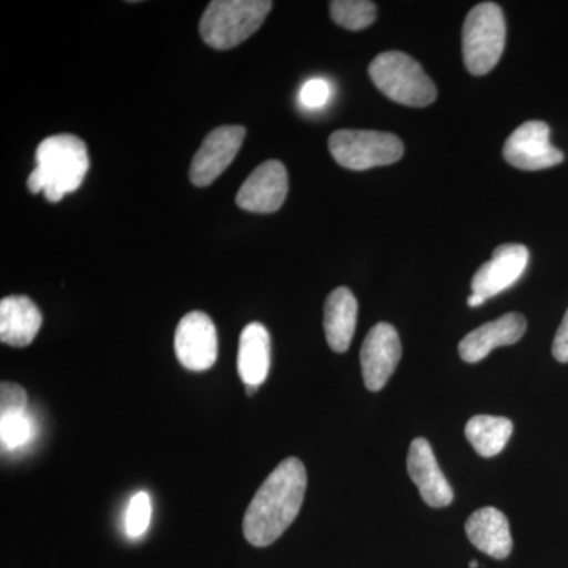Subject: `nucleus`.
<instances>
[{
  "label": "nucleus",
  "instance_id": "nucleus-1",
  "mask_svg": "<svg viewBox=\"0 0 568 568\" xmlns=\"http://www.w3.org/2000/svg\"><path fill=\"white\" fill-rule=\"evenodd\" d=\"M306 491V469L298 458H286L257 489L244 517V536L253 547L275 544L290 529Z\"/></svg>",
  "mask_w": 568,
  "mask_h": 568
},
{
  "label": "nucleus",
  "instance_id": "nucleus-2",
  "mask_svg": "<svg viewBox=\"0 0 568 568\" xmlns=\"http://www.w3.org/2000/svg\"><path fill=\"white\" fill-rule=\"evenodd\" d=\"M36 162L28 179L29 192H43L50 203H59L65 194L77 192L91 164L84 141L73 134H55L41 141Z\"/></svg>",
  "mask_w": 568,
  "mask_h": 568
},
{
  "label": "nucleus",
  "instance_id": "nucleus-3",
  "mask_svg": "<svg viewBox=\"0 0 568 568\" xmlns=\"http://www.w3.org/2000/svg\"><path fill=\"white\" fill-rule=\"evenodd\" d=\"M272 7L271 0H213L201 18V37L215 50H233L263 26Z\"/></svg>",
  "mask_w": 568,
  "mask_h": 568
},
{
  "label": "nucleus",
  "instance_id": "nucleus-4",
  "mask_svg": "<svg viewBox=\"0 0 568 568\" xmlns=\"http://www.w3.org/2000/svg\"><path fill=\"white\" fill-rule=\"evenodd\" d=\"M368 71L376 88L396 103L424 108L436 100L435 82L420 63L405 52H383L369 63Z\"/></svg>",
  "mask_w": 568,
  "mask_h": 568
},
{
  "label": "nucleus",
  "instance_id": "nucleus-5",
  "mask_svg": "<svg viewBox=\"0 0 568 568\" xmlns=\"http://www.w3.org/2000/svg\"><path fill=\"white\" fill-rule=\"evenodd\" d=\"M507 26L495 2L478 3L463 26V59L470 74L484 77L500 61L506 48Z\"/></svg>",
  "mask_w": 568,
  "mask_h": 568
},
{
  "label": "nucleus",
  "instance_id": "nucleus-6",
  "mask_svg": "<svg viewBox=\"0 0 568 568\" xmlns=\"http://www.w3.org/2000/svg\"><path fill=\"white\" fill-rule=\"evenodd\" d=\"M328 151L339 166L351 171H366L399 162L405 145L392 133L338 130L328 140Z\"/></svg>",
  "mask_w": 568,
  "mask_h": 568
},
{
  "label": "nucleus",
  "instance_id": "nucleus-7",
  "mask_svg": "<svg viewBox=\"0 0 568 568\" xmlns=\"http://www.w3.org/2000/svg\"><path fill=\"white\" fill-rule=\"evenodd\" d=\"M174 351L183 368L207 372L219 357V335L209 315L192 312L182 317L175 328Z\"/></svg>",
  "mask_w": 568,
  "mask_h": 568
},
{
  "label": "nucleus",
  "instance_id": "nucleus-8",
  "mask_svg": "<svg viewBox=\"0 0 568 568\" xmlns=\"http://www.w3.org/2000/svg\"><path fill=\"white\" fill-rule=\"evenodd\" d=\"M549 126L541 121H529L518 126L504 144V159L523 171H540L558 166L566 155L549 141Z\"/></svg>",
  "mask_w": 568,
  "mask_h": 568
},
{
  "label": "nucleus",
  "instance_id": "nucleus-9",
  "mask_svg": "<svg viewBox=\"0 0 568 568\" xmlns=\"http://www.w3.org/2000/svg\"><path fill=\"white\" fill-rule=\"evenodd\" d=\"M246 130L241 125H224L212 130L205 136L200 151L193 156L190 166V179L193 185L209 186L226 171L234 162L242 144H244Z\"/></svg>",
  "mask_w": 568,
  "mask_h": 568
},
{
  "label": "nucleus",
  "instance_id": "nucleus-10",
  "mask_svg": "<svg viewBox=\"0 0 568 568\" xmlns=\"http://www.w3.org/2000/svg\"><path fill=\"white\" fill-rule=\"evenodd\" d=\"M402 361V342L394 325L376 324L366 335L361 349L362 375L368 390L386 387Z\"/></svg>",
  "mask_w": 568,
  "mask_h": 568
},
{
  "label": "nucleus",
  "instance_id": "nucleus-11",
  "mask_svg": "<svg viewBox=\"0 0 568 568\" xmlns=\"http://www.w3.org/2000/svg\"><path fill=\"white\" fill-rule=\"evenodd\" d=\"M287 171L278 160H268L257 166L242 183L235 203L242 211L274 213L284 204L287 196Z\"/></svg>",
  "mask_w": 568,
  "mask_h": 568
},
{
  "label": "nucleus",
  "instance_id": "nucleus-12",
  "mask_svg": "<svg viewBox=\"0 0 568 568\" xmlns=\"http://www.w3.org/2000/svg\"><path fill=\"white\" fill-rule=\"evenodd\" d=\"M529 264V250L525 245H499L487 261L473 276L470 287L473 294L480 295L485 301L503 293L525 274Z\"/></svg>",
  "mask_w": 568,
  "mask_h": 568
},
{
  "label": "nucleus",
  "instance_id": "nucleus-13",
  "mask_svg": "<svg viewBox=\"0 0 568 568\" xmlns=\"http://www.w3.org/2000/svg\"><path fill=\"white\" fill-rule=\"evenodd\" d=\"M407 473L410 480L417 485L422 499L429 507L450 506L454 500V489L437 465L433 448L425 437H417L410 444L409 454H407Z\"/></svg>",
  "mask_w": 568,
  "mask_h": 568
},
{
  "label": "nucleus",
  "instance_id": "nucleus-14",
  "mask_svg": "<svg viewBox=\"0 0 568 568\" xmlns=\"http://www.w3.org/2000/svg\"><path fill=\"white\" fill-rule=\"evenodd\" d=\"M526 328L528 323L525 316L507 313L467 334L459 342V355L467 364H477L496 347L515 345L525 335Z\"/></svg>",
  "mask_w": 568,
  "mask_h": 568
},
{
  "label": "nucleus",
  "instance_id": "nucleus-15",
  "mask_svg": "<svg viewBox=\"0 0 568 568\" xmlns=\"http://www.w3.org/2000/svg\"><path fill=\"white\" fill-rule=\"evenodd\" d=\"M466 534L470 544L493 559H507L514 549L510 525L503 511L485 507L474 511L466 521Z\"/></svg>",
  "mask_w": 568,
  "mask_h": 568
},
{
  "label": "nucleus",
  "instance_id": "nucleus-16",
  "mask_svg": "<svg viewBox=\"0 0 568 568\" xmlns=\"http://www.w3.org/2000/svg\"><path fill=\"white\" fill-rule=\"evenodd\" d=\"M43 316L26 295H10L0 301V339L3 345L26 347L39 334Z\"/></svg>",
  "mask_w": 568,
  "mask_h": 568
},
{
  "label": "nucleus",
  "instance_id": "nucleus-17",
  "mask_svg": "<svg viewBox=\"0 0 568 568\" xmlns=\"http://www.w3.org/2000/svg\"><path fill=\"white\" fill-rule=\"evenodd\" d=\"M271 334L261 323L246 325L239 339L237 372L245 386L261 387L271 372Z\"/></svg>",
  "mask_w": 568,
  "mask_h": 568
},
{
  "label": "nucleus",
  "instance_id": "nucleus-18",
  "mask_svg": "<svg viewBox=\"0 0 568 568\" xmlns=\"http://www.w3.org/2000/svg\"><path fill=\"white\" fill-rule=\"evenodd\" d=\"M357 298L347 287H336L328 294L324 305V331L328 346L334 353L349 349L357 325Z\"/></svg>",
  "mask_w": 568,
  "mask_h": 568
},
{
  "label": "nucleus",
  "instance_id": "nucleus-19",
  "mask_svg": "<svg viewBox=\"0 0 568 568\" xmlns=\"http://www.w3.org/2000/svg\"><path fill=\"white\" fill-rule=\"evenodd\" d=\"M466 437L480 457L491 458L506 448L514 424L506 417L476 416L466 425Z\"/></svg>",
  "mask_w": 568,
  "mask_h": 568
},
{
  "label": "nucleus",
  "instance_id": "nucleus-20",
  "mask_svg": "<svg viewBox=\"0 0 568 568\" xmlns=\"http://www.w3.org/2000/svg\"><path fill=\"white\" fill-rule=\"evenodd\" d=\"M331 14L347 31H362L376 21V6L368 0H334Z\"/></svg>",
  "mask_w": 568,
  "mask_h": 568
},
{
  "label": "nucleus",
  "instance_id": "nucleus-21",
  "mask_svg": "<svg viewBox=\"0 0 568 568\" xmlns=\"http://www.w3.org/2000/svg\"><path fill=\"white\" fill-rule=\"evenodd\" d=\"M32 436V422L26 414H11L0 417V439L2 447L13 450L24 446Z\"/></svg>",
  "mask_w": 568,
  "mask_h": 568
},
{
  "label": "nucleus",
  "instance_id": "nucleus-22",
  "mask_svg": "<svg viewBox=\"0 0 568 568\" xmlns=\"http://www.w3.org/2000/svg\"><path fill=\"white\" fill-rule=\"evenodd\" d=\"M152 506L151 497L148 493L140 491L133 496L126 510L125 529L130 537H141L149 528L151 523Z\"/></svg>",
  "mask_w": 568,
  "mask_h": 568
},
{
  "label": "nucleus",
  "instance_id": "nucleus-23",
  "mask_svg": "<svg viewBox=\"0 0 568 568\" xmlns=\"http://www.w3.org/2000/svg\"><path fill=\"white\" fill-rule=\"evenodd\" d=\"M26 407H28V394L20 384H0V417L26 414Z\"/></svg>",
  "mask_w": 568,
  "mask_h": 568
},
{
  "label": "nucleus",
  "instance_id": "nucleus-24",
  "mask_svg": "<svg viewBox=\"0 0 568 568\" xmlns=\"http://www.w3.org/2000/svg\"><path fill=\"white\" fill-rule=\"evenodd\" d=\"M332 95V88L327 81L315 78V80L306 81L302 85L301 93H298V100H301L302 106L306 110H320L325 106Z\"/></svg>",
  "mask_w": 568,
  "mask_h": 568
},
{
  "label": "nucleus",
  "instance_id": "nucleus-25",
  "mask_svg": "<svg viewBox=\"0 0 568 568\" xmlns=\"http://www.w3.org/2000/svg\"><path fill=\"white\" fill-rule=\"evenodd\" d=\"M552 355L560 364H568V310L552 342Z\"/></svg>",
  "mask_w": 568,
  "mask_h": 568
},
{
  "label": "nucleus",
  "instance_id": "nucleus-26",
  "mask_svg": "<svg viewBox=\"0 0 568 568\" xmlns=\"http://www.w3.org/2000/svg\"><path fill=\"white\" fill-rule=\"evenodd\" d=\"M485 298L480 297V295L477 294H470L469 298H467V305L473 306V308H476V306H480L485 304Z\"/></svg>",
  "mask_w": 568,
  "mask_h": 568
},
{
  "label": "nucleus",
  "instance_id": "nucleus-27",
  "mask_svg": "<svg viewBox=\"0 0 568 568\" xmlns=\"http://www.w3.org/2000/svg\"><path fill=\"white\" fill-rule=\"evenodd\" d=\"M257 390H260V387L245 386V392H246V395H248V396H253L254 394H256Z\"/></svg>",
  "mask_w": 568,
  "mask_h": 568
},
{
  "label": "nucleus",
  "instance_id": "nucleus-28",
  "mask_svg": "<svg viewBox=\"0 0 568 568\" xmlns=\"http://www.w3.org/2000/svg\"><path fill=\"white\" fill-rule=\"evenodd\" d=\"M469 568H478V562H477V560H470V562H469Z\"/></svg>",
  "mask_w": 568,
  "mask_h": 568
}]
</instances>
